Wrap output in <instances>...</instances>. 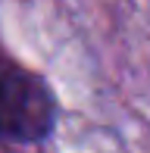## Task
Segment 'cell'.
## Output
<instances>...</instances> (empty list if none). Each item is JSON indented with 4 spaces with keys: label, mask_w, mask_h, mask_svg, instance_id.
<instances>
[{
    "label": "cell",
    "mask_w": 150,
    "mask_h": 153,
    "mask_svg": "<svg viewBox=\"0 0 150 153\" xmlns=\"http://www.w3.org/2000/svg\"><path fill=\"white\" fill-rule=\"evenodd\" d=\"M56 100L38 72L0 53V144L28 147L50 137Z\"/></svg>",
    "instance_id": "obj_1"
}]
</instances>
